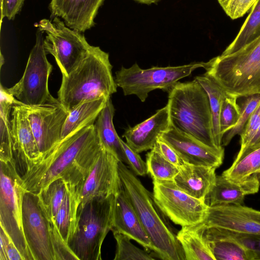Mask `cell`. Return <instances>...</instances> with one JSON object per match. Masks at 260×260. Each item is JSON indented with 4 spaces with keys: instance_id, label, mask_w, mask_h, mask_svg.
<instances>
[{
    "instance_id": "obj_1",
    "label": "cell",
    "mask_w": 260,
    "mask_h": 260,
    "mask_svg": "<svg viewBox=\"0 0 260 260\" xmlns=\"http://www.w3.org/2000/svg\"><path fill=\"white\" fill-rule=\"evenodd\" d=\"M102 146L93 124L81 129L42 155L21 176L23 187L38 194L54 180L62 178L68 188L77 189Z\"/></svg>"
},
{
    "instance_id": "obj_2",
    "label": "cell",
    "mask_w": 260,
    "mask_h": 260,
    "mask_svg": "<svg viewBox=\"0 0 260 260\" xmlns=\"http://www.w3.org/2000/svg\"><path fill=\"white\" fill-rule=\"evenodd\" d=\"M118 172L124 192L135 209L153 246V251L164 260H186L177 238V231L136 175L121 161Z\"/></svg>"
},
{
    "instance_id": "obj_3",
    "label": "cell",
    "mask_w": 260,
    "mask_h": 260,
    "mask_svg": "<svg viewBox=\"0 0 260 260\" xmlns=\"http://www.w3.org/2000/svg\"><path fill=\"white\" fill-rule=\"evenodd\" d=\"M109 54L91 46L83 59L67 75H62L57 99L68 112L85 101L110 98L118 87Z\"/></svg>"
},
{
    "instance_id": "obj_4",
    "label": "cell",
    "mask_w": 260,
    "mask_h": 260,
    "mask_svg": "<svg viewBox=\"0 0 260 260\" xmlns=\"http://www.w3.org/2000/svg\"><path fill=\"white\" fill-rule=\"evenodd\" d=\"M168 93L171 127L209 147L221 148L215 144L209 98L199 82H178Z\"/></svg>"
},
{
    "instance_id": "obj_5",
    "label": "cell",
    "mask_w": 260,
    "mask_h": 260,
    "mask_svg": "<svg viewBox=\"0 0 260 260\" xmlns=\"http://www.w3.org/2000/svg\"><path fill=\"white\" fill-rule=\"evenodd\" d=\"M204 69L229 95L260 94V37L233 53L212 58Z\"/></svg>"
},
{
    "instance_id": "obj_6",
    "label": "cell",
    "mask_w": 260,
    "mask_h": 260,
    "mask_svg": "<svg viewBox=\"0 0 260 260\" xmlns=\"http://www.w3.org/2000/svg\"><path fill=\"white\" fill-rule=\"evenodd\" d=\"M115 195L92 198L79 207L76 227L68 245L78 260H100L101 248L113 226Z\"/></svg>"
},
{
    "instance_id": "obj_7",
    "label": "cell",
    "mask_w": 260,
    "mask_h": 260,
    "mask_svg": "<svg viewBox=\"0 0 260 260\" xmlns=\"http://www.w3.org/2000/svg\"><path fill=\"white\" fill-rule=\"evenodd\" d=\"M206 62H196L179 66L153 67L142 69L135 63L130 68L122 67L115 73V81L124 95H135L144 102L152 91L159 89L169 92L182 78L189 76Z\"/></svg>"
},
{
    "instance_id": "obj_8",
    "label": "cell",
    "mask_w": 260,
    "mask_h": 260,
    "mask_svg": "<svg viewBox=\"0 0 260 260\" xmlns=\"http://www.w3.org/2000/svg\"><path fill=\"white\" fill-rule=\"evenodd\" d=\"M15 160L0 161V226L12 239L24 260H34L23 234L22 206L25 190Z\"/></svg>"
},
{
    "instance_id": "obj_9",
    "label": "cell",
    "mask_w": 260,
    "mask_h": 260,
    "mask_svg": "<svg viewBox=\"0 0 260 260\" xmlns=\"http://www.w3.org/2000/svg\"><path fill=\"white\" fill-rule=\"evenodd\" d=\"M52 69L46 57L43 32L38 29L35 45L21 78L12 87L6 89L19 103L26 106L56 102L58 99L51 95L48 87Z\"/></svg>"
},
{
    "instance_id": "obj_10",
    "label": "cell",
    "mask_w": 260,
    "mask_h": 260,
    "mask_svg": "<svg viewBox=\"0 0 260 260\" xmlns=\"http://www.w3.org/2000/svg\"><path fill=\"white\" fill-rule=\"evenodd\" d=\"M35 25L46 34L45 52L54 56L62 75H68L91 47L83 34L67 26L58 17L52 21L43 19Z\"/></svg>"
},
{
    "instance_id": "obj_11",
    "label": "cell",
    "mask_w": 260,
    "mask_h": 260,
    "mask_svg": "<svg viewBox=\"0 0 260 260\" xmlns=\"http://www.w3.org/2000/svg\"><path fill=\"white\" fill-rule=\"evenodd\" d=\"M23 234L34 260H55L53 244L54 221L42 209L38 195L25 190L22 206Z\"/></svg>"
},
{
    "instance_id": "obj_12",
    "label": "cell",
    "mask_w": 260,
    "mask_h": 260,
    "mask_svg": "<svg viewBox=\"0 0 260 260\" xmlns=\"http://www.w3.org/2000/svg\"><path fill=\"white\" fill-rule=\"evenodd\" d=\"M154 200L169 219L183 226L202 223L209 207L179 188L174 181L153 180Z\"/></svg>"
},
{
    "instance_id": "obj_13",
    "label": "cell",
    "mask_w": 260,
    "mask_h": 260,
    "mask_svg": "<svg viewBox=\"0 0 260 260\" xmlns=\"http://www.w3.org/2000/svg\"><path fill=\"white\" fill-rule=\"evenodd\" d=\"M119 161L102 146L81 186L75 190L69 188L76 197L78 207L92 198L115 195L122 188L118 172Z\"/></svg>"
},
{
    "instance_id": "obj_14",
    "label": "cell",
    "mask_w": 260,
    "mask_h": 260,
    "mask_svg": "<svg viewBox=\"0 0 260 260\" xmlns=\"http://www.w3.org/2000/svg\"><path fill=\"white\" fill-rule=\"evenodd\" d=\"M22 105L42 156L61 141L68 112L58 100L36 106Z\"/></svg>"
},
{
    "instance_id": "obj_15",
    "label": "cell",
    "mask_w": 260,
    "mask_h": 260,
    "mask_svg": "<svg viewBox=\"0 0 260 260\" xmlns=\"http://www.w3.org/2000/svg\"><path fill=\"white\" fill-rule=\"evenodd\" d=\"M215 260H257L256 235L198 224Z\"/></svg>"
},
{
    "instance_id": "obj_16",
    "label": "cell",
    "mask_w": 260,
    "mask_h": 260,
    "mask_svg": "<svg viewBox=\"0 0 260 260\" xmlns=\"http://www.w3.org/2000/svg\"><path fill=\"white\" fill-rule=\"evenodd\" d=\"M202 225L260 236V211L243 205L209 207Z\"/></svg>"
},
{
    "instance_id": "obj_17",
    "label": "cell",
    "mask_w": 260,
    "mask_h": 260,
    "mask_svg": "<svg viewBox=\"0 0 260 260\" xmlns=\"http://www.w3.org/2000/svg\"><path fill=\"white\" fill-rule=\"evenodd\" d=\"M14 156L24 174L41 156L24 106L15 99L11 116Z\"/></svg>"
},
{
    "instance_id": "obj_18",
    "label": "cell",
    "mask_w": 260,
    "mask_h": 260,
    "mask_svg": "<svg viewBox=\"0 0 260 260\" xmlns=\"http://www.w3.org/2000/svg\"><path fill=\"white\" fill-rule=\"evenodd\" d=\"M160 138L170 145L185 163L212 166L222 164L224 149L209 147L194 138L170 127Z\"/></svg>"
},
{
    "instance_id": "obj_19",
    "label": "cell",
    "mask_w": 260,
    "mask_h": 260,
    "mask_svg": "<svg viewBox=\"0 0 260 260\" xmlns=\"http://www.w3.org/2000/svg\"><path fill=\"white\" fill-rule=\"evenodd\" d=\"M104 0H51V17L61 18L68 27L84 32L94 24V18Z\"/></svg>"
},
{
    "instance_id": "obj_20",
    "label": "cell",
    "mask_w": 260,
    "mask_h": 260,
    "mask_svg": "<svg viewBox=\"0 0 260 260\" xmlns=\"http://www.w3.org/2000/svg\"><path fill=\"white\" fill-rule=\"evenodd\" d=\"M171 127L166 105L148 119L127 128L123 135L127 144L138 153L151 150L161 135Z\"/></svg>"
},
{
    "instance_id": "obj_21",
    "label": "cell",
    "mask_w": 260,
    "mask_h": 260,
    "mask_svg": "<svg viewBox=\"0 0 260 260\" xmlns=\"http://www.w3.org/2000/svg\"><path fill=\"white\" fill-rule=\"evenodd\" d=\"M111 231L126 235L147 250H153L150 239L123 187L115 195L113 222Z\"/></svg>"
},
{
    "instance_id": "obj_22",
    "label": "cell",
    "mask_w": 260,
    "mask_h": 260,
    "mask_svg": "<svg viewBox=\"0 0 260 260\" xmlns=\"http://www.w3.org/2000/svg\"><path fill=\"white\" fill-rule=\"evenodd\" d=\"M222 175L242 187L247 195L257 192L260 186V145L235 158Z\"/></svg>"
},
{
    "instance_id": "obj_23",
    "label": "cell",
    "mask_w": 260,
    "mask_h": 260,
    "mask_svg": "<svg viewBox=\"0 0 260 260\" xmlns=\"http://www.w3.org/2000/svg\"><path fill=\"white\" fill-rule=\"evenodd\" d=\"M216 169L212 166L184 162L179 167V172L173 181L187 194L205 201L215 183Z\"/></svg>"
},
{
    "instance_id": "obj_24",
    "label": "cell",
    "mask_w": 260,
    "mask_h": 260,
    "mask_svg": "<svg viewBox=\"0 0 260 260\" xmlns=\"http://www.w3.org/2000/svg\"><path fill=\"white\" fill-rule=\"evenodd\" d=\"M115 111L111 98H109L93 125L103 146L112 153L120 161L127 164L121 138L117 135L113 124Z\"/></svg>"
},
{
    "instance_id": "obj_25",
    "label": "cell",
    "mask_w": 260,
    "mask_h": 260,
    "mask_svg": "<svg viewBox=\"0 0 260 260\" xmlns=\"http://www.w3.org/2000/svg\"><path fill=\"white\" fill-rule=\"evenodd\" d=\"M109 98L85 101L68 112L61 134V140L81 129L94 124Z\"/></svg>"
},
{
    "instance_id": "obj_26",
    "label": "cell",
    "mask_w": 260,
    "mask_h": 260,
    "mask_svg": "<svg viewBox=\"0 0 260 260\" xmlns=\"http://www.w3.org/2000/svg\"><path fill=\"white\" fill-rule=\"evenodd\" d=\"M15 99L1 84L0 161L15 160L14 156L11 116Z\"/></svg>"
},
{
    "instance_id": "obj_27",
    "label": "cell",
    "mask_w": 260,
    "mask_h": 260,
    "mask_svg": "<svg viewBox=\"0 0 260 260\" xmlns=\"http://www.w3.org/2000/svg\"><path fill=\"white\" fill-rule=\"evenodd\" d=\"M177 238L186 260H215L198 225L182 227L177 232Z\"/></svg>"
},
{
    "instance_id": "obj_28",
    "label": "cell",
    "mask_w": 260,
    "mask_h": 260,
    "mask_svg": "<svg viewBox=\"0 0 260 260\" xmlns=\"http://www.w3.org/2000/svg\"><path fill=\"white\" fill-rule=\"evenodd\" d=\"M245 190L240 186L235 184L222 174L216 175L215 183L205 199L208 207L222 205H243Z\"/></svg>"
},
{
    "instance_id": "obj_29",
    "label": "cell",
    "mask_w": 260,
    "mask_h": 260,
    "mask_svg": "<svg viewBox=\"0 0 260 260\" xmlns=\"http://www.w3.org/2000/svg\"><path fill=\"white\" fill-rule=\"evenodd\" d=\"M194 79L202 86L208 94L212 115L214 142L218 148H222L223 136L220 132V113L222 101L228 94L212 78L205 73L201 76H196Z\"/></svg>"
},
{
    "instance_id": "obj_30",
    "label": "cell",
    "mask_w": 260,
    "mask_h": 260,
    "mask_svg": "<svg viewBox=\"0 0 260 260\" xmlns=\"http://www.w3.org/2000/svg\"><path fill=\"white\" fill-rule=\"evenodd\" d=\"M260 37V0L250 9L237 35L221 55L233 53Z\"/></svg>"
},
{
    "instance_id": "obj_31",
    "label": "cell",
    "mask_w": 260,
    "mask_h": 260,
    "mask_svg": "<svg viewBox=\"0 0 260 260\" xmlns=\"http://www.w3.org/2000/svg\"><path fill=\"white\" fill-rule=\"evenodd\" d=\"M78 204L73 192L67 188L54 222L59 234L67 243L75 232Z\"/></svg>"
},
{
    "instance_id": "obj_32",
    "label": "cell",
    "mask_w": 260,
    "mask_h": 260,
    "mask_svg": "<svg viewBox=\"0 0 260 260\" xmlns=\"http://www.w3.org/2000/svg\"><path fill=\"white\" fill-rule=\"evenodd\" d=\"M67 191L65 181L62 178H58L37 194L42 209L50 219L55 220Z\"/></svg>"
},
{
    "instance_id": "obj_33",
    "label": "cell",
    "mask_w": 260,
    "mask_h": 260,
    "mask_svg": "<svg viewBox=\"0 0 260 260\" xmlns=\"http://www.w3.org/2000/svg\"><path fill=\"white\" fill-rule=\"evenodd\" d=\"M148 173L153 180L173 181L179 168L165 159L153 148L146 155Z\"/></svg>"
},
{
    "instance_id": "obj_34",
    "label": "cell",
    "mask_w": 260,
    "mask_h": 260,
    "mask_svg": "<svg viewBox=\"0 0 260 260\" xmlns=\"http://www.w3.org/2000/svg\"><path fill=\"white\" fill-rule=\"evenodd\" d=\"M241 98L242 99L239 105L240 109L239 120L234 127L223 135L222 139V146H227L236 135H241L250 116L260 103V94Z\"/></svg>"
},
{
    "instance_id": "obj_35",
    "label": "cell",
    "mask_w": 260,
    "mask_h": 260,
    "mask_svg": "<svg viewBox=\"0 0 260 260\" xmlns=\"http://www.w3.org/2000/svg\"><path fill=\"white\" fill-rule=\"evenodd\" d=\"M116 242V249L114 260H152L154 258L147 250L141 249L131 242L126 235L113 231Z\"/></svg>"
},
{
    "instance_id": "obj_36",
    "label": "cell",
    "mask_w": 260,
    "mask_h": 260,
    "mask_svg": "<svg viewBox=\"0 0 260 260\" xmlns=\"http://www.w3.org/2000/svg\"><path fill=\"white\" fill-rule=\"evenodd\" d=\"M237 98L228 95L222 103L220 113V132L223 136L237 124L240 114Z\"/></svg>"
},
{
    "instance_id": "obj_37",
    "label": "cell",
    "mask_w": 260,
    "mask_h": 260,
    "mask_svg": "<svg viewBox=\"0 0 260 260\" xmlns=\"http://www.w3.org/2000/svg\"><path fill=\"white\" fill-rule=\"evenodd\" d=\"M225 14L236 19L246 14L257 0H217Z\"/></svg>"
},
{
    "instance_id": "obj_38",
    "label": "cell",
    "mask_w": 260,
    "mask_h": 260,
    "mask_svg": "<svg viewBox=\"0 0 260 260\" xmlns=\"http://www.w3.org/2000/svg\"><path fill=\"white\" fill-rule=\"evenodd\" d=\"M121 143L126 157L127 164L133 172L136 175L141 176L148 174L146 162L142 159L139 153L134 150L121 139Z\"/></svg>"
},
{
    "instance_id": "obj_39",
    "label": "cell",
    "mask_w": 260,
    "mask_h": 260,
    "mask_svg": "<svg viewBox=\"0 0 260 260\" xmlns=\"http://www.w3.org/2000/svg\"><path fill=\"white\" fill-rule=\"evenodd\" d=\"M0 260H24L12 239L0 226Z\"/></svg>"
},
{
    "instance_id": "obj_40",
    "label": "cell",
    "mask_w": 260,
    "mask_h": 260,
    "mask_svg": "<svg viewBox=\"0 0 260 260\" xmlns=\"http://www.w3.org/2000/svg\"><path fill=\"white\" fill-rule=\"evenodd\" d=\"M260 125V103L250 116L240 135L241 147L238 153L242 152L250 142Z\"/></svg>"
},
{
    "instance_id": "obj_41",
    "label": "cell",
    "mask_w": 260,
    "mask_h": 260,
    "mask_svg": "<svg viewBox=\"0 0 260 260\" xmlns=\"http://www.w3.org/2000/svg\"><path fill=\"white\" fill-rule=\"evenodd\" d=\"M160 154L172 164L180 167L184 162L175 150L160 138L154 147Z\"/></svg>"
},
{
    "instance_id": "obj_42",
    "label": "cell",
    "mask_w": 260,
    "mask_h": 260,
    "mask_svg": "<svg viewBox=\"0 0 260 260\" xmlns=\"http://www.w3.org/2000/svg\"><path fill=\"white\" fill-rule=\"evenodd\" d=\"M1 10V23L3 18L13 20L21 9L24 0H0Z\"/></svg>"
},
{
    "instance_id": "obj_43",
    "label": "cell",
    "mask_w": 260,
    "mask_h": 260,
    "mask_svg": "<svg viewBox=\"0 0 260 260\" xmlns=\"http://www.w3.org/2000/svg\"><path fill=\"white\" fill-rule=\"evenodd\" d=\"M260 145V125L257 128L256 132H255L254 135L253 136V138L250 141V142L248 143L247 146L246 147V148L244 149V150L238 153L237 157H236V159L239 158L243 154H244L247 151L252 149Z\"/></svg>"
},
{
    "instance_id": "obj_44",
    "label": "cell",
    "mask_w": 260,
    "mask_h": 260,
    "mask_svg": "<svg viewBox=\"0 0 260 260\" xmlns=\"http://www.w3.org/2000/svg\"><path fill=\"white\" fill-rule=\"evenodd\" d=\"M257 238V248H256V256L257 260H260V236H256Z\"/></svg>"
},
{
    "instance_id": "obj_45",
    "label": "cell",
    "mask_w": 260,
    "mask_h": 260,
    "mask_svg": "<svg viewBox=\"0 0 260 260\" xmlns=\"http://www.w3.org/2000/svg\"><path fill=\"white\" fill-rule=\"evenodd\" d=\"M140 3L150 5L152 3H156L160 0H134Z\"/></svg>"
}]
</instances>
